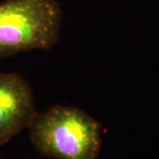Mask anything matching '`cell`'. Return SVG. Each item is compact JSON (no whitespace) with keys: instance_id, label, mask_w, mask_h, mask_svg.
Returning <instances> with one entry per match:
<instances>
[{"instance_id":"6da1fadb","label":"cell","mask_w":159,"mask_h":159,"mask_svg":"<svg viewBox=\"0 0 159 159\" xmlns=\"http://www.w3.org/2000/svg\"><path fill=\"white\" fill-rule=\"evenodd\" d=\"M28 129L35 149L49 158L97 159L102 147L100 123L74 106L37 111Z\"/></svg>"},{"instance_id":"7a4b0ae2","label":"cell","mask_w":159,"mask_h":159,"mask_svg":"<svg viewBox=\"0 0 159 159\" xmlns=\"http://www.w3.org/2000/svg\"><path fill=\"white\" fill-rule=\"evenodd\" d=\"M62 19V10L56 0L0 3V60L56 45L60 40Z\"/></svg>"},{"instance_id":"277c9868","label":"cell","mask_w":159,"mask_h":159,"mask_svg":"<svg viewBox=\"0 0 159 159\" xmlns=\"http://www.w3.org/2000/svg\"><path fill=\"white\" fill-rule=\"evenodd\" d=\"M0 159H4V158H2V157H0Z\"/></svg>"},{"instance_id":"3957f363","label":"cell","mask_w":159,"mask_h":159,"mask_svg":"<svg viewBox=\"0 0 159 159\" xmlns=\"http://www.w3.org/2000/svg\"><path fill=\"white\" fill-rule=\"evenodd\" d=\"M36 112L29 82L16 73L0 72V148L28 128Z\"/></svg>"}]
</instances>
